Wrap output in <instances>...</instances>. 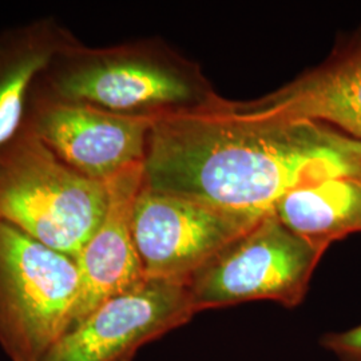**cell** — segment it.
Wrapping results in <instances>:
<instances>
[{"mask_svg":"<svg viewBox=\"0 0 361 361\" xmlns=\"http://www.w3.org/2000/svg\"><path fill=\"white\" fill-rule=\"evenodd\" d=\"M71 256L0 221V348L10 361H42L65 334L77 301Z\"/></svg>","mask_w":361,"mask_h":361,"instance_id":"obj_4","label":"cell"},{"mask_svg":"<svg viewBox=\"0 0 361 361\" xmlns=\"http://www.w3.org/2000/svg\"><path fill=\"white\" fill-rule=\"evenodd\" d=\"M356 177H357V180L361 182V159L360 164H359V169H357V174H356Z\"/></svg>","mask_w":361,"mask_h":361,"instance_id":"obj_14","label":"cell"},{"mask_svg":"<svg viewBox=\"0 0 361 361\" xmlns=\"http://www.w3.org/2000/svg\"><path fill=\"white\" fill-rule=\"evenodd\" d=\"M194 314L188 283L146 279L92 310L42 361H133L143 345L189 323Z\"/></svg>","mask_w":361,"mask_h":361,"instance_id":"obj_7","label":"cell"},{"mask_svg":"<svg viewBox=\"0 0 361 361\" xmlns=\"http://www.w3.org/2000/svg\"><path fill=\"white\" fill-rule=\"evenodd\" d=\"M361 141L308 119H252L219 110L157 121L143 185L258 219L300 185L357 174Z\"/></svg>","mask_w":361,"mask_h":361,"instance_id":"obj_1","label":"cell"},{"mask_svg":"<svg viewBox=\"0 0 361 361\" xmlns=\"http://www.w3.org/2000/svg\"><path fill=\"white\" fill-rule=\"evenodd\" d=\"M271 212L297 235L328 249L350 233L361 232V182L347 176L300 185Z\"/></svg>","mask_w":361,"mask_h":361,"instance_id":"obj_12","label":"cell"},{"mask_svg":"<svg viewBox=\"0 0 361 361\" xmlns=\"http://www.w3.org/2000/svg\"><path fill=\"white\" fill-rule=\"evenodd\" d=\"M75 39L54 18H40L0 32V152L25 128L39 77Z\"/></svg>","mask_w":361,"mask_h":361,"instance_id":"obj_11","label":"cell"},{"mask_svg":"<svg viewBox=\"0 0 361 361\" xmlns=\"http://www.w3.org/2000/svg\"><path fill=\"white\" fill-rule=\"evenodd\" d=\"M325 250L269 212L189 279L194 310L198 313L256 300L295 308L304 301Z\"/></svg>","mask_w":361,"mask_h":361,"instance_id":"obj_5","label":"cell"},{"mask_svg":"<svg viewBox=\"0 0 361 361\" xmlns=\"http://www.w3.org/2000/svg\"><path fill=\"white\" fill-rule=\"evenodd\" d=\"M258 219L143 185L133 209V235L146 279L188 283Z\"/></svg>","mask_w":361,"mask_h":361,"instance_id":"obj_6","label":"cell"},{"mask_svg":"<svg viewBox=\"0 0 361 361\" xmlns=\"http://www.w3.org/2000/svg\"><path fill=\"white\" fill-rule=\"evenodd\" d=\"M106 183L109 204L104 219L75 257L79 289L65 332L107 300L146 280L133 235V209L143 186V164L121 171Z\"/></svg>","mask_w":361,"mask_h":361,"instance_id":"obj_10","label":"cell"},{"mask_svg":"<svg viewBox=\"0 0 361 361\" xmlns=\"http://www.w3.org/2000/svg\"><path fill=\"white\" fill-rule=\"evenodd\" d=\"M34 90L119 116L159 121L213 110L222 99L201 67L161 39L58 52Z\"/></svg>","mask_w":361,"mask_h":361,"instance_id":"obj_2","label":"cell"},{"mask_svg":"<svg viewBox=\"0 0 361 361\" xmlns=\"http://www.w3.org/2000/svg\"><path fill=\"white\" fill-rule=\"evenodd\" d=\"M322 345L340 361H361V325L324 336Z\"/></svg>","mask_w":361,"mask_h":361,"instance_id":"obj_13","label":"cell"},{"mask_svg":"<svg viewBox=\"0 0 361 361\" xmlns=\"http://www.w3.org/2000/svg\"><path fill=\"white\" fill-rule=\"evenodd\" d=\"M157 121L119 116L99 107L32 91L26 126L68 166L107 182L145 161Z\"/></svg>","mask_w":361,"mask_h":361,"instance_id":"obj_8","label":"cell"},{"mask_svg":"<svg viewBox=\"0 0 361 361\" xmlns=\"http://www.w3.org/2000/svg\"><path fill=\"white\" fill-rule=\"evenodd\" d=\"M109 204L107 183L68 166L25 125L0 152V221L77 257Z\"/></svg>","mask_w":361,"mask_h":361,"instance_id":"obj_3","label":"cell"},{"mask_svg":"<svg viewBox=\"0 0 361 361\" xmlns=\"http://www.w3.org/2000/svg\"><path fill=\"white\" fill-rule=\"evenodd\" d=\"M222 111L252 119H308L361 141V30L322 65L256 101H225Z\"/></svg>","mask_w":361,"mask_h":361,"instance_id":"obj_9","label":"cell"}]
</instances>
